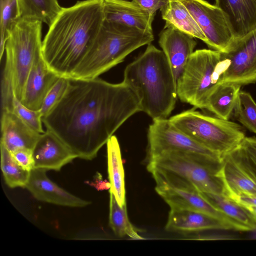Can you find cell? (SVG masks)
Returning a JSON list of instances; mask_svg holds the SVG:
<instances>
[{
	"label": "cell",
	"instance_id": "cell-1",
	"mask_svg": "<svg viewBox=\"0 0 256 256\" xmlns=\"http://www.w3.org/2000/svg\"><path fill=\"white\" fill-rule=\"evenodd\" d=\"M140 111L137 96L123 82L70 79L66 93L42 121L78 158L91 160L116 130Z\"/></svg>",
	"mask_w": 256,
	"mask_h": 256
},
{
	"label": "cell",
	"instance_id": "cell-2",
	"mask_svg": "<svg viewBox=\"0 0 256 256\" xmlns=\"http://www.w3.org/2000/svg\"><path fill=\"white\" fill-rule=\"evenodd\" d=\"M104 20L103 0H78L62 7L42 40V57L49 69L70 79Z\"/></svg>",
	"mask_w": 256,
	"mask_h": 256
},
{
	"label": "cell",
	"instance_id": "cell-3",
	"mask_svg": "<svg viewBox=\"0 0 256 256\" xmlns=\"http://www.w3.org/2000/svg\"><path fill=\"white\" fill-rule=\"evenodd\" d=\"M122 82L137 96L141 112L152 120L167 118L173 110L176 82L164 52L151 43L126 66Z\"/></svg>",
	"mask_w": 256,
	"mask_h": 256
},
{
	"label": "cell",
	"instance_id": "cell-4",
	"mask_svg": "<svg viewBox=\"0 0 256 256\" xmlns=\"http://www.w3.org/2000/svg\"><path fill=\"white\" fill-rule=\"evenodd\" d=\"M222 162L194 154L168 152L149 158L147 169L156 184L226 195L224 182L218 175Z\"/></svg>",
	"mask_w": 256,
	"mask_h": 256
},
{
	"label": "cell",
	"instance_id": "cell-5",
	"mask_svg": "<svg viewBox=\"0 0 256 256\" xmlns=\"http://www.w3.org/2000/svg\"><path fill=\"white\" fill-rule=\"evenodd\" d=\"M42 26L39 20L18 18L10 28L1 81L2 110H10L14 96L22 98L34 59L42 51Z\"/></svg>",
	"mask_w": 256,
	"mask_h": 256
},
{
	"label": "cell",
	"instance_id": "cell-6",
	"mask_svg": "<svg viewBox=\"0 0 256 256\" xmlns=\"http://www.w3.org/2000/svg\"><path fill=\"white\" fill-rule=\"evenodd\" d=\"M154 40L153 32L104 20L98 35L70 79L98 78L122 62L133 51Z\"/></svg>",
	"mask_w": 256,
	"mask_h": 256
},
{
	"label": "cell",
	"instance_id": "cell-7",
	"mask_svg": "<svg viewBox=\"0 0 256 256\" xmlns=\"http://www.w3.org/2000/svg\"><path fill=\"white\" fill-rule=\"evenodd\" d=\"M169 120L180 130L222 158L236 148L246 137L239 124L193 109L182 112Z\"/></svg>",
	"mask_w": 256,
	"mask_h": 256
},
{
	"label": "cell",
	"instance_id": "cell-8",
	"mask_svg": "<svg viewBox=\"0 0 256 256\" xmlns=\"http://www.w3.org/2000/svg\"><path fill=\"white\" fill-rule=\"evenodd\" d=\"M222 70L220 52L205 48L194 51L176 82L178 98L204 109L208 96L220 84Z\"/></svg>",
	"mask_w": 256,
	"mask_h": 256
},
{
	"label": "cell",
	"instance_id": "cell-9",
	"mask_svg": "<svg viewBox=\"0 0 256 256\" xmlns=\"http://www.w3.org/2000/svg\"><path fill=\"white\" fill-rule=\"evenodd\" d=\"M220 54L223 67L220 83L242 86L256 82V28L242 38H233Z\"/></svg>",
	"mask_w": 256,
	"mask_h": 256
},
{
	"label": "cell",
	"instance_id": "cell-10",
	"mask_svg": "<svg viewBox=\"0 0 256 256\" xmlns=\"http://www.w3.org/2000/svg\"><path fill=\"white\" fill-rule=\"evenodd\" d=\"M148 158L165 152L194 154L222 162V158L180 130L169 119L153 120L148 132Z\"/></svg>",
	"mask_w": 256,
	"mask_h": 256
},
{
	"label": "cell",
	"instance_id": "cell-11",
	"mask_svg": "<svg viewBox=\"0 0 256 256\" xmlns=\"http://www.w3.org/2000/svg\"><path fill=\"white\" fill-rule=\"evenodd\" d=\"M192 14L212 50L224 51L234 38L222 11L206 0H181Z\"/></svg>",
	"mask_w": 256,
	"mask_h": 256
},
{
	"label": "cell",
	"instance_id": "cell-12",
	"mask_svg": "<svg viewBox=\"0 0 256 256\" xmlns=\"http://www.w3.org/2000/svg\"><path fill=\"white\" fill-rule=\"evenodd\" d=\"M46 170L34 168L30 172L26 188L36 200L56 205L82 208L91 202L78 197L51 180L46 176Z\"/></svg>",
	"mask_w": 256,
	"mask_h": 256
},
{
	"label": "cell",
	"instance_id": "cell-13",
	"mask_svg": "<svg viewBox=\"0 0 256 256\" xmlns=\"http://www.w3.org/2000/svg\"><path fill=\"white\" fill-rule=\"evenodd\" d=\"M34 168L60 171L78 156L56 136L46 130L40 136L32 150Z\"/></svg>",
	"mask_w": 256,
	"mask_h": 256
},
{
	"label": "cell",
	"instance_id": "cell-14",
	"mask_svg": "<svg viewBox=\"0 0 256 256\" xmlns=\"http://www.w3.org/2000/svg\"><path fill=\"white\" fill-rule=\"evenodd\" d=\"M158 43L172 68L176 84L194 52L196 42L192 36L169 27L159 34Z\"/></svg>",
	"mask_w": 256,
	"mask_h": 256
},
{
	"label": "cell",
	"instance_id": "cell-15",
	"mask_svg": "<svg viewBox=\"0 0 256 256\" xmlns=\"http://www.w3.org/2000/svg\"><path fill=\"white\" fill-rule=\"evenodd\" d=\"M59 77L48 67L42 51L39 52L28 76L21 102L31 110H40L46 96Z\"/></svg>",
	"mask_w": 256,
	"mask_h": 256
},
{
	"label": "cell",
	"instance_id": "cell-16",
	"mask_svg": "<svg viewBox=\"0 0 256 256\" xmlns=\"http://www.w3.org/2000/svg\"><path fill=\"white\" fill-rule=\"evenodd\" d=\"M103 2L106 21L153 32L152 22L154 16L148 13L134 1L103 0Z\"/></svg>",
	"mask_w": 256,
	"mask_h": 256
},
{
	"label": "cell",
	"instance_id": "cell-17",
	"mask_svg": "<svg viewBox=\"0 0 256 256\" xmlns=\"http://www.w3.org/2000/svg\"><path fill=\"white\" fill-rule=\"evenodd\" d=\"M155 190L170 208L192 210L204 212L222 221L234 230L228 218L198 192L186 190L164 184H156Z\"/></svg>",
	"mask_w": 256,
	"mask_h": 256
},
{
	"label": "cell",
	"instance_id": "cell-18",
	"mask_svg": "<svg viewBox=\"0 0 256 256\" xmlns=\"http://www.w3.org/2000/svg\"><path fill=\"white\" fill-rule=\"evenodd\" d=\"M0 142L11 152L20 149L32 150L40 134L13 112L2 110Z\"/></svg>",
	"mask_w": 256,
	"mask_h": 256
},
{
	"label": "cell",
	"instance_id": "cell-19",
	"mask_svg": "<svg viewBox=\"0 0 256 256\" xmlns=\"http://www.w3.org/2000/svg\"><path fill=\"white\" fill-rule=\"evenodd\" d=\"M214 4L223 12L234 38L256 28V0H215Z\"/></svg>",
	"mask_w": 256,
	"mask_h": 256
},
{
	"label": "cell",
	"instance_id": "cell-20",
	"mask_svg": "<svg viewBox=\"0 0 256 256\" xmlns=\"http://www.w3.org/2000/svg\"><path fill=\"white\" fill-rule=\"evenodd\" d=\"M166 229L168 231L182 232L232 230L228 224L204 212L178 208H170Z\"/></svg>",
	"mask_w": 256,
	"mask_h": 256
},
{
	"label": "cell",
	"instance_id": "cell-21",
	"mask_svg": "<svg viewBox=\"0 0 256 256\" xmlns=\"http://www.w3.org/2000/svg\"><path fill=\"white\" fill-rule=\"evenodd\" d=\"M228 197L256 194V180L233 158L230 153L224 156L218 172Z\"/></svg>",
	"mask_w": 256,
	"mask_h": 256
},
{
	"label": "cell",
	"instance_id": "cell-22",
	"mask_svg": "<svg viewBox=\"0 0 256 256\" xmlns=\"http://www.w3.org/2000/svg\"><path fill=\"white\" fill-rule=\"evenodd\" d=\"M198 193L228 218L234 230H256V218L244 206L225 194L208 192Z\"/></svg>",
	"mask_w": 256,
	"mask_h": 256
},
{
	"label": "cell",
	"instance_id": "cell-23",
	"mask_svg": "<svg viewBox=\"0 0 256 256\" xmlns=\"http://www.w3.org/2000/svg\"><path fill=\"white\" fill-rule=\"evenodd\" d=\"M160 10L166 22L164 28H174L206 44V37L181 0H168Z\"/></svg>",
	"mask_w": 256,
	"mask_h": 256
},
{
	"label": "cell",
	"instance_id": "cell-24",
	"mask_svg": "<svg viewBox=\"0 0 256 256\" xmlns=\"http://www.w3.org/2000/svg\"><path fill=\"white\" fill-rule=\"evenodd\" d=\"M108 170L110 184V192L114 196L120 206L126 203L124 175L119 142L115 136L106 142Z\"/></svg>",
	"mask_w": 256,
	"mask_h": 256
},
{
	"label": "cell",
	"instance_id": "cell-25",
	"mask_svg": "<svg viewBox=\"0 0 256 256\" xmlns=\"http://www.w3.org/2000/svg\"><path fill=\"white\" fill-rule=\"evenodd\" d=\"M242 86L231 82L220 83L208 96L204 109L226 120L234 112Z\"/></svg>",
	"mask_w": 256,
	"mask_h": 256
},
{
	"label": "cell",
	"instance_id": "cell-26",
	"mask_svg": "<svg viewBox=\"0 0 256 256\" xmlns=\"http://www.w3.org/2000/svg\"><path fill=\"white\" fill-rule=\"evenodd\" d=\"M18 18L36 20L52 24L62 7L58 0H16Z\"/></svg>",
	"mask_w": 256,
	"mask_h": 256
},
{
	"label": "cell",
	"instance_id": "cell-27",
	"mask_svg": "<svg viewBox=\"0 0 256 256\" xmlns=\"http://www.w3.org/2000/svg\"><path fill=\"white\" fill-rule=\"evenodd\" d=\"M0 167L6 184L10 188H26L30 172L22 168L15 160L11 152L0 142Z\"/></svg>",
	"mask_w": 256,
	"mask_h": 256
},
{
	"label": "cell",
	"instance_id": "cell-28",
	"mask_svg": "<svg viewBox=\"0 0 256 256\" xmlns=\"http://www.w3.org/2000/svg\"><path fill=\"white\" fill-rule=\"evenodd\" d=\"M110 194L109 224L114 234L120 237L127 235L133 239H142L128 220L126 204L120 206L114 194Z\"/></svg>",
	"mask_w": 256,
	"mask_h": 256
},
{
	"label": "cell",
	"instance_id": "cell-29",
	"mask_svg": "<svg viewBox=\"0 0 256 256\" xmlns=\"http://www.w3.org/2000/svg\"><path fill=\"white\" fill-rule=\"evenodd\" d=\"M230 153L242 168L256 180V136H246L241 144Z\"/></svg>",
	"mask_w": 256,
	"mask_h": 256
},
{
	"label": "cell",
	"instance_id": "cell-30",
	"mask_svg": "<svg viewBox=\"0 0 256 256\" xmlns=\"http://www.w3.org/2000/svg\"><path fill=\"white\" fill-rule=\"evenodd\" d=\"M234 111L237 120L256 134V102L250 93L240 90Z\"/></svg>",
	"mask_w": 256,
	"mask_h": 256
},
{
	"label": "cell",
	"instance_id": "cell-31",
	"mask_svg": "<svg viewBox=\"0 0 256 256\" xmlns=\"http://www.w3.org/2000/svg\"><path fill=\"white\" fill-rule=\"evenodd\" d=\"M0 60L4 52L8 32L12 23L18 18L16 0H0Z\"/></svg>",
	"mask_w": 256,
	"mask_h": 256
},
{
	"label": "cell",
	"instance_id": "cell-32",
	"mask_svg": "<svg viewBox=\"0 0 256 256\" xmlns=\"http://www.w3.org/2000/svg\"><path fill=\"white\" fill-rule=\"evenodd\" d=\"M10 111L36 131L40 134L44 132L42 126V117L40 110H32L27 108L14 96Z\"/></svg>",
	"mask_w": 256,
	"mask_h": 256
},
{
	"label": "cell",
	"instance_id": "cell-33",
	"mask_svg": "<svg viewBox=\"0 0 256 256\" xmlns=\"http://www.w3.org/2000/svg\"><path fill=\"white\" fill-rule=\"evenodd\" d=\"M70 79L59 77L47 93L40 110L42 117L46 116L60 100L66 93Z\"/></svg>",
	"mask_w": 256,
	"mask_h": 256
},
{
	"label": "cell",
	"instance_id": "cell-34",
	"mask_svg": "<svg viewBox=\"0 0 256 256\" xmlns=\"http://www.w3.org/2000/svg\"><path fill=\"white\" fill-rule=\"evenodd\" d=\"M11 154L18 164L24 170L30 172L35 168L32 150L20 149Z\"/></svg>",
	"mask_w": 256,
	"mask_h": 256
},
{
	"label": "cell",
	"instance_id": "cell-35",
	"mask_svg": "<svg viewBox=\"0 0 256 256\" xmlns=\"http://www.w3.org/2000/svg\"><path fill=\"white\" fill-rule=\"evenodd\" d=\"M152 15L164 6L168 0H132Z\"/></svg>",
	"mask_w": 256,
	"mask_h": 256
},
{
	"label": "cell",
	"instance_id": "cell-36",
	"mask_svg": "<svg viewBox=\"0 0 256 256\" xmlns=\"http://www.w3.org/2000/svg\"><path fill=\"white\" fill-rule=\"evenodd\" d=\"M229 198L242 205L256 206V194L236 196Z\"/></svg>",
	"mask_w": 256,
	"mask_h": 256
},
{
	"label": "cell",
	"instance_id": "cell-37",
	"mask_svg": "<svg viewBox=\"0 0 256 256\" xmlns=\"http://www.w3.org/2000/svg\"><path fill=\"white\" fill-rule=\"evenodd\" d=\"M98 174V176H96V180L95 184H94L95 187L99 190L110 188V182H108L106 180H102L101 174L99 173Z\"/></svg>",
	"mask_w": 256,
	"mask_h": 256
},
{
	"label": "cell",
	"instance_id": "cell-38",
	"mask_svg": "<svg viewBox=\"0 0 256 256\" xmlns=\"http://www.w3.org/2000/svg\"><path fill=\"white\" fill-rule=\"evenodd\" d=\"M256 218V206L242 205Z\"/></svg>",
	"mask_w": 256,
	"mask_h": 256
}]
</instances>
